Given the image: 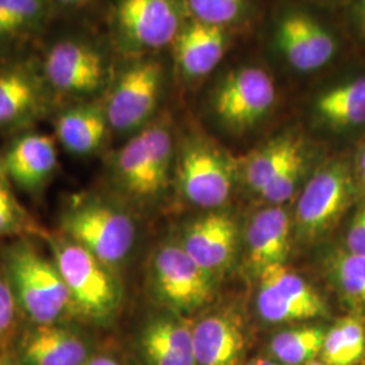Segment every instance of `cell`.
Masks as SVG:
<instances>
[{
  "mask_svg": "<svg viewBox=\"0 0 365 365\" xmlns=\"http://www.w3.org/2000/svg\"><path fill=\"white\" fill-rule=\"evenodd\" d=\"M256 307L269 324L303 322L327 314L325 300L286 264H274L261 271Z\"/></svg>",
  "mask_w": 365,
  "mask_h": 365,
  "instance_id": "cell-15",
  "label": "cell"
},
{
  "mask_svg": "<svg viewBox=\"0 0 365 365\" xmlns=\"http://www.w3.org/2000/svg\"><path fill=\"white\" fill-rule=\"evenodd\" d=\"M331 268L342 294L365 313V256L341 253L333 259Z\"/></svg>",
  "mask_w": 365,
  "mask_h": 365,
  "instance_id": "cell-28",
  "label": "cell"
},
{
  "mask_svg": "<svg viewBox=\"0 0 365 365\" xmlns=\"http://www.w3.org/2000/svg\"><path fill=\"white\" fill-rule=\"evenodd\" d=\"M339 324L344 339L346 365L357 364L365 354V327L359 318L346 317Z\"/></svg>",
  "mask_w": 365,
  "mask_h": 365,
  "instance_id": "cell-32",
  "label": "cell"
},
{
  "mask_svg": "<svg viewBox=\"0 0 365 365\" xmlns=\"http://www.w3.org/2000/svg\"><path fill=\"white\" fill-rule=\"evenodd\" d=\"M111 48L86 37L53 42L39 66L53 95L88 101L105 93L117 66Z\"/></svg>",
  "mask_w": 365,
  "mask_h": 365,
  "instance_id": "cell-9",
  "label": "cell"
},
{
  "mask_svg": "<svg viewBox=\"0 0 365 365\" xmlns=\"http://www.w3.org/2000/svg\"><path fill=\"white\" fill-rule=\"evenodd\" d=\"M244 37L188 18L170 49L175 84L196 91L237 49Z\"/></svg>",
  "mask_w": 365,
  "mask_h": 365,
  "instance_id": "cell-13",
  "label": "cell"
},
{
  "mask_svg": "<svg viewBox=\"0 0 365 365\" xmlns=\"http://www.w3.org/2000/svg\"><path fill=\"white\" fill-rule=\"evenodd\" d=\"M1 168L19 188L36 192L52 179L58 164L52 137L26 133L18 137L3 157Z\"/></svg>",
  "mask_w": 365,
  "mask_h": 365,
  "instance_id": "cell-21",
  "label": "cell"
},
{
  "mask_svg": "<svg viewBox=\"0 0 365 365\" xmlns=\"http://www.w3.org/2000/svg\"><path fill=\"white\" fill-rule=\"evenodd\" d=\"M353 157H324L312 170L297 205L295 223L302 240L325 235L346 209L354 185Z\"/></svg>",
  "mask_w": 365,
  "mask_h": 365,
  "instance_id": "cell-12",
  "label": "cell"
},
{
  "mask_svg": "<svg viewBox=\"0 0 365 365\" xmlns=\"http://www.w3.org/2000/svg\"><path fill=\"white\" fill-rule=\"evenodd\" d=\"M309 1H313V3H317V4L327 6V7H330V9H336L337 10L339 6L342 3H345L346 0H309Z\"/></svg>",
  "mask_w": 365,
  "mask_h": 365,
  "instance_id": "cell-38",
  "label": "cell"
},
{
  "mask_svg": "<svg viewBox=\"0 0 365 365\" xmlns=\"http://www.w3.org/2000/svg\"><path fill=\"white\" fill-rule=\"evenodd\" d=\"M242 365H283L280 364V363H277V361H274V360H268V359H253V360H250V361H247V363H244Z\"/></svg>",
  "mask_w": 365,
  "mask_h": 365,
  "instance_id": "cell-39",
  "label": "cell"
},
{
  "mask_svg": "<svg viewBox=\"0 0 365 365\" xmlns=\"http://www.w3.org/2000/svg\"><path fill=\"white\" fill-rule=\"evenodd\" d=\"M84 365H120L117 360L108 354H96L93 353L91 359Z\"/></svg>",
  "mask_w": 365,
  "mask_h": 365,
  "instance_id": "cell-37",
  "label": "cell"
},
{
  "mask_svg": "<svg viewBox=\"0 0 365 365\" xmlns=\"http://www.w3.org/2000/svg\"><path fill=\"white\" fill-rule=\"evenodd\" d=\"M268 0H184L190 18L241 37L255 34Z\"/></svg>",
  "mask_w": 365,
  "mask_h": 365,
  "instance_id": "cell-25",
  "label": "cell"
},
{
  "mask_svg": "<svg viewBox=\"0 0 365 365\" xmlns=\"http://www.w3.org/2000/svg\"><path fill=\"white\" fill-rule=\"evenodd\" d=\"M61 230L110 268L123 262L135 242L130 215L93 196H78L66 207Z\"/></svg>",
  "mask_w": 365,
  "mask_h": 365,
  "instance_id": "cell-11",
  "label": "cell"
},
{
  "mask_svg": "<svg viewBox=\"0 0 365 365\" xmlns=\"http://www.w3.org/2000/svg\"><path fill=\"white\" fill-rule=\"evenodd\" d=\"M3 175H0V237L19 235L25 230L33 232V222L18 205Z\"/></svg>",
  "mask_w": 365,
  "mask_h": 365,
  "instance_id": "cell-29",
  "label": "cell"
},
{
  "mask_svg": "<svg viewBox=\"0 0 365 365\" xmlns=\"http://www.w3.org/2000/svg\"><path fill=\"white\" fill-rule=\"evenodd\" d=\"M306 87L303 110L310 130L331 138L365 131V56L354 54Z\"/></svg>",
  "mask_w": 365,
  "mask_h": 365,
  "instance_id": "cell-4",
  "label": "cell"
},
{
  "mask_svg": "<svg viewBox=\"0 0 365 365\" xmlns=\"http://www.w3.org/2000/svg\"><path fill=\"white\" fill-rule=\"evenodd\" d=\"M249 260L260 274L267 267L284 264L291 245V220L280 206L259 211L247 230Z\"/></svg>",
  "mask_w": 365,
  "mask_h": 365,
  "instance_id": "cell-24",
  "label": "cell"
},
{
  "mask_svg": "<svg viewBox=\"0 0 365 365\" xmlns=\"http://www.w3.org/2000/svg\"><path fill=\"white\" fill-rule=\"evenodd\" d=\"M196 365H242L247 334L241 319L229 313L210 314L192 327Z\"/></svg>",
  "mask_w": 365,
  "mask_h": 365,
  "instance_id": "cell-22",
  "label": "cell"
},
{
  "mask_svg": "<svg viewBox=\"0 0 365 365\" xmlns=\"http://www.w3.org/2000/svg\"><path fill=\"white\" fill-rule=\"evenodd\" d=\"M361 365H365V359H364V361H363V364Z\"/></svg>",
  "mask_w": 365,
  "mask_h": 365,
  "instance_id": "cell-43",
  "label": "cell"
},
{
  "mask_svg": "<svg viewBox=\"0 0 365 365\" xmlns=\"http://www.w3.org/2000/svg\"><path fill=\"white\" fill-rule=\"evenodd\" d=\"M53 14L49 0H0V54L36 37Z\"/></svg>",
  "mask_w": 365,
  "mask_h": 365,
  "instance_id": "cell-26",
  "label": "cell"
},
{
  "mask_svg": "<svg viewBox=\"0 0 365 365\" xmlns=\"http://www.w3.org/2000/svg\"><path fill=\"white\" fill-rule=\"evenodd\" d=\"M56 138L75 156H91L99 152L110 129L102 96L78 101L64 108L54 122Z\"/></svg>",
  "mask_w": 365,
  "mask_h": 365,
  "instance_id": "cell-23",
  "label": "cell"
},
{
  "mask_svg": "<svg viewBox=\"0 0 365 365\" xmlns=\"http://www.w3.org/2000/svg\"><path fill=\"white\" fill-rule=\"evenodd\" d=\"M0 365H21V364H15V363H11L9 359H4V357H1L0 356Z\"/></svg>",
  "mask_w": 365,
  "mask_h": 365,
  "instance_id": "cell-40",
  "label": "cell"
},
{
  "mask_svg": "<svg viewBox=\"0 0 365 365\" xmlns=\"http://www.w3.org/2000/svg\"><path fill=\"white\" fill-rule=\"evenodd\" d=\"M346 245L349 253L365 256V210L354 217L346 237Z\"/></svg>",
  "mask_w": 365,
  "mask_h": 365,
  "instance_id": "cell-34",
  "label": "cell"
},
{
  "mask_svg": "<svg viewBox=\"0 0 365 365\" xmlns=\"http://www.w3.org/2000/svg\"><path fill=\"white\" fill-rule=\"evenodd\" d=\"M337 13L354 51L365 56V0H346Z\"/></svg>",
  "mask_w": 365,
  "mask_h": 365,
  "instance_id": "cell-30",
  "label": "cell"
},
{
  "mask_svg": "<svg viewBox=\"0 0 365 365\" xmlns=\"http://www.w3.org/2000/svg\"><path fill=\"white\" fill-rule=\"evenodd\" d=\"M4 172H3V168H1V163H0V175H3Z\"/></svg>",
  "mask_w": 365,
  "mask_h": 365,
  "instance_id": "cell-42",
  "label": "cell"
},
{
  "mask_svg": "<svg viewBox=\"0 0 365 365\" xmlns=\"http://www.w3.org/2000/svg\"><path fill=\"white\" fill-rule=\"evenodd\" d=\"M175 170L184 196L206 209L222 206L240 178L238 158L200 128L176 138Z\"/></svg>",
  "mask_w": 365,
  "mask_h": 365,
  "instance_id": "cell-7",
  "label": "cell"
},
{
  "mask_svg": "<svg viewBox=\"0 0 365 365\" xmlns=\"http://www.w3.org/2000/svg\"><path fill=\"white\" fill-rule=\"evenodd\" d=\"M327 331L321 327H299L274 334L269 353L274 361L283 365H306L319 356Z\"/></svg>",
  "mask_w": 365,
  "mask_h": 365,
  "instance_id": "cell-27",
  "label": "cell"
},
{
  "mask_svg": "<svg viewBox=\"0 0 365 365\" xmlns=\"http://www.w3.org/2000/svg\"><path fill=\"white\" fill-rule=\"evenodd\" d=\"M51 91L39 61L11 58L0 61V129H24L42 117Z\"/></svg>",
  "mask_w": 365,
  "mask_h": 365,
  "instance_id": "cell-16",
  "label": "cell"
},
{
  "mask_svg": "<svg viewBox=\"0 0 365 365\" xmlns=\"http://www.w3.org/2000/svg\"><path fill=\"white\" fill-rule=\"evenodd\" d=\"M145 365H196L192 327L175 313L149 318L138 336Z\"/></svg>",
  "mask_w": 365,
  "mask_h": 365,
  "instance_id": "cell-20",
  "label": "cell"
},
{
  "mask_svg": "<svg viewBox=\"0 0 365 365\" xmlns=\"http://www.w3.org/2000/svg\"><path fill=\"white\" fill-rule=\"evenodd\" d=\"M3 265L18 307L33 325L66 324L76 318L72 298L54 261L31 244L19 241L9 247Z\"/></svg>",
  "mask_w": 365,
  "mask_h": 365,
  "instance_id": "cell-6",
  "label": "cell"
},
{
  "mask_svg": "<svg viewBox=\"0 0 365 365\" xmlns=\"http://www.w3.org/2000/svg\"><path fill=\"white\" fill-rule=\"evenodd\" d=\"M92 354L91 341L66 322L34 325L18 345L21 365H84Z\"/></svg>",
  "mask_w": 365,
  "mask_h": 365,
  "instance_id": "cell-18",
  "label": "cell"
},
{
  "mask_svg": "<svg viewBox=\"0 0 365 365\" xmlns=\"http://www.w3.org/2000/svg\"><path fill=\"white\" fill-rule=\"evenodd\" d=\"M48 241L76 318L98 325L108 324L117 315L122 297L111 268L64 235H49Z\"/></svg>",
  "mask_w": 365,
  "mask_h": 365,
  "instance_id": "cell-8",
  "label": "cell"
},
{
  "mask_svg": "<svg viewBox=\"0 0 365 365\" xmlns=\"http://www.w3.org/2000/svg\"><path fill=\"white\" fill-rule=\"evenodd\" d=\"M188 18L184 0H110L107 42L119 58L170 52Z\"/></svg>",
  "mask_w": 365,
  "mask_h": 365,
  "instance_id": "cell-5",
  "label": "cell"
},
{
  "mask_svg": "<svg viewBox=\"0 0 365 365\" xmlns=\"http://www.w3.org/2000/svg\"><path fill=\"white\" fill-rule=\"evenodd\" d=\"M175 153L172 119L163 113L118 149L113 157V170L129 194L150 197L167 185L175 167Z\"/></svg>",
  "mask_w": 365,
  "mask_h": 365,
  "instance_id": "cell-10",
  "label": "cell"
},
{
  "mask_svg": "<svg viewBox=\"0 0 365 365\" xmlns=\"http://www.w3.org/2000/svg\"><path fill=\"white\" fill-rule=\"evenodd\" d=\"M306 365H327L324 363V361H317V360H313V361H310V363H307Z\"/></svg>",
  "mask_w": 365,
  "mask_h": 365,
  "instance_id": "cell-41",
  "label": "cell"
},
{
  "mask_svg": "<svg viewBox=\"0 0 365 365\" xmlns=\"http://www.w3.org/2000/svg\"><path fill=\"white\" fill-rule=\"evenodd\" d=\"M283 80L257 48L229 56L199 88L206 115L223 134L244 138L261 129L282 99Z\"/></svg>",
  "mask_w": 365,
  "mask_h": 365,
  "instance_id": "cell-2",
  "label": "cell"
},
{
  "mask_svg": "<svg viewBox=\"0 0 365 365\" xmlns=\"http://www.w3.org/2000/svg\"><path fill=\"white\" fill-rule=\"evenodd\" d=\"M175 83L170 52L119 58L102 95L111 131L134 135L158 115V107Z\"/></svg>",
  "mask_w": 365,
  "mask_h": 365,
  "instance_id": "cell-3",
  "label": "cell"
},
{
  "mask_svg": "<svg viewBox=\"0 0 365 365\" xmlns=\"http://www.w3.org/2000/svg\"><path fill=\"white\" fill-rule=\"evenodd\" d=\"M321 361L327 365H346L344 339L341 334L339 324L330 327L325 334L322 349H321Z\"/></svg>",
  "mask_w": 365,
  "mask_h": 365,
  "instance_id": "cell-33",
  "label": "cell"
},
{
  "mask_svg": "<svg viewBox=\"0 0 365 365\" xmlns=\"http://www.w3.org/2000/svg\"><path fill=\"white\" fill-rule=\"evenodd\" d=\"M18 303L9 282L4 265L0 262V348L11 339L16 327Z\"/></svg>",
  "mask_w": 365,
  "mask_h": 365,
  "instance_id": "cell-31",
  "label": "cell"
},
{
  "mask_svg": "<svg viewBox=\"0 0 365 365\" xmlns=\"http://www.w3.org/2000/svg\"><path fill=\"white\" fill-rule=\"evenodd\" d=\"M317 148L303 128L288 126L238 158L240 178L249 190L260 194L289 164Z\"/></svg>",
  "mask_w": 365,
  "mask_h": 365,
  "instance_id": "cell-17",
  "label": "cell"
},
{
  "mask_svg": "<svg viewBox=\"0 0 365 365\" xmlns=\"http://www.w3.org/2000/svg\"><path fill=\"white\" fill-rule=\"evenodd\" d=\"M150 284L157 300L172 313H192L212 297V274L175 242L163 244L155 252Z\"/></svg>",
  "mask_w": 365,
  "mask_h": 365,
  "instance_id": "cell-14",
  "label": "cell"
},
{
  "mask_svg": "<svg viewBox=\"0 0 365 365\" xmlns=\"http://www.w3.org/2000/svg\"><path fill=\"white\" fill-rule=\"evenodd\" d=\"M353 165L356 176L365 187V137L356 148V152L353 155Z\"/></svg>",
  "mask_w": 365,
  "mask_h": 365,
  "instance_id": "cell-36",
  "label": "cell"
},
{
  "mask_svg": "<svg viewBox=\"0 0 365 365\" xmlns=\"http://www.w3.org/2000/svg\"><path fill=\"white\" fill-rule=\"evenodd\" d=\"M255 34L277 76L303 86L357 54L337 10L309 0H268Z\"/></svg>",
  "mask_w": 365,
  "mask_h": 365,
  "instance_id": "cell-1",
  "label": "cell"
},
{
  "mask_svg": "<svg viewBox=\"0 0 365 365\" xmlns=\"http://www.w3.org/2000/svg\"><path fill=\"white\" fill-rule=\"evenodd\" d=\"M184 250L209 274L223 271L235 259L237 226L221 212H211L191 222L180 242Z\"/></svg>",
  "mask_w": 365,
  "mask_h": 365,
  "instance_id": "cell-19",
  "label": "cell"
},
{
  "mask_svg": "<svg viewBox=\"0 0 365 365\" xmlns=\"http://www.w3.org/2000/svg\"><path fill=\"white\" fill-rule=\"evenodd\" d=\"M54 13H75L90 7L96 0H49Z\"/></svg>",
  "mask_w": 365,
  "mask_h": 365,
  "instance_id": "cell-35",
  "label": "cell"
}]
</instances>
